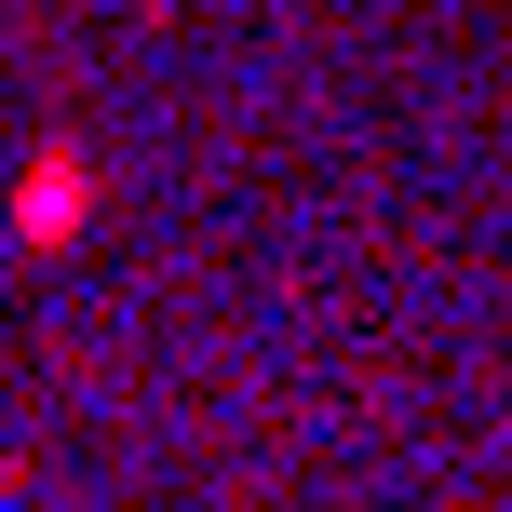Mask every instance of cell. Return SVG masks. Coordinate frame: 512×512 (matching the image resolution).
I'll list each match as a JSON object with an SVG mask.
<instances>
[{
    "mask_svg": "<svg viewBox=\"0 0 512 512\" xmlns=\"http://www.w3.org/2000/svg\"><path fill=\"white\" fill-rule=\"evenodd\" d=\"M81 216H95V162H81L68 135H54V149H27V176H14V243H27V256H68Z\"/></svg>",
    "mask_w": 512,
    "mask_h": 512,
    "instance_id": "cell-1",
    "label": "cell"
}]
</instances>
